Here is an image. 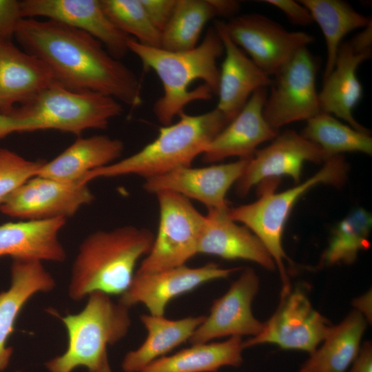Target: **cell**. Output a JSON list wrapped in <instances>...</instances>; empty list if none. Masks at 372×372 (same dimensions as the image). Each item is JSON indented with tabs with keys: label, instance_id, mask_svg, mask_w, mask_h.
I'll use <instances>...</instances> for the list:
<instances>
[{
	"label": "cell",
	"instance_id": "6da1fadb",
	"mask_svg": "<svg viewBox=\"0 0 372 372\" xmlns=\"http://www.w3.org/2000/svg\"><path fill=\"white\" fill-rule=\"evenodd\" d=\"M14 37L24 51L48 67L61 85L99 93L133 108L143 103L136 74L89 34L53 20L24 18Z\"/></svg>",
	"mask_w": 372,
	"mask_h": 372
},
{
	"label": "cell",
	"instance_id": "7a4b0ae2",
	"mask_svg": "<svg viewBox=\"0 0 372 372\" xmlns=\"http://www.w3.org/2000/svg\"><path fill=\"white\" fill-rule=\"evenodd\" d=\"M127 46L162 83L163 93L154 103L153 112L163 126L172 123L189 103L210 100L217 94L220 75L217 60L224 52V45L214 25L200 44L189 50L174 52L149 47L132 37Z\"/></svg>",
	"mask_w": 372,
	"mask_h": 372
},
{
	"label": "cell",
	"instance_id": "3957f363",
	"mask_svg": "<svg viewBox=\"0 0 372 372\" xmlns=\"http://www.w3.org/2000/svg\"><path fill=\"white\" fill-rule=\"evenodd\" d=\"M154 239L149 229L132 225L87 236L72 265L70 298L79 301L94 292L121 296L132 280L137 262L150 251Z\"/></svg>",
	"mask_w": 372,
	"mask_h": 372
},
{
	"label": "cell",
	"instance_id": "277c9868",
	"mask_svg": "<svg viewBox=\"0 0 372 372\" xmlns=\"http://www.w3.org/2000/svg\"><path fill=\"white\" fill-rule=\"evenodd\" d=\"M176 123L163 126L157 137L135 154L85 175L87 184L97 178L137 175L145 180L191 166L212 139L232 120L216 107L198 115L183 112Z\"/></svg>",
	"mask_w": 372,
	"mask_h": 372
},
{
	"label": "cell",
	"instance_id": "5b68a950",
	"mask_svg": "<svg viewBox=\"0 0 372 372\" xmlns=\"http://www.w3.org/2000/svg\"><path fill=\"white\" fill-rule=\"evenodd\" d=\"M117 100L96 92L69 90L55 82L25 103L0 113V139L14 132L57 130L77 136L105 129L121 114Z\"/></svg>",
	"mask_w": 372,
	"mask_h": 372
},
{
	"label": "cell",
	"instance_id": "8992f818",
	"mask_svg": "<svg viewBox=\"0 0 372 372\" xmlns=\"http://www.w3.org/2000/svg\"><path fill=\"white\" fill-rule=\"evenodd\" d=\"M129 309L104 293H90L80 312L60 318L67 331V349L45 364L48 370L72 372L83 366L88 372H112L107 347L128 333L131 326Z\"/></svg>",
	"mask_w": 372,
	"mask_h": 372
},
{
	"label": "cell",
	"instance_id": "52a82bcc",
	"mask_svg": "<svg viewBox=\"0 0 372 372\" xmlns=\"http://www.w3.org/2000/svg\"><path fill=\"white\" fill-rule=\"evenodd\" d=\"M348 163L341 156L324 163L322 167L304 182L280 193L271 185L261 189L258 199L253 203L229 209L231 218L243 224L263 244L278 270L282 291L280 296L291 289L285 261L289 260L282 246V236L289 216L298 199L313 187L324 184L341 187L347 179Z\"/></svg>",
	"mask_w": 372,
	"mask_h": 372
},
{
	"label": "cell",
	"instance_id": "ba28073f",
	"mask_svg": "<svg viewBox=\"0 0 372 372\" xmlns=\"http://www.w3.org/2000/svg\"><path fill=\"white\" fill-rule=\"evenodd\" d=\"M159 224L150 251L137 271L152 272L185 265L198 254L205 216L187 198L170 191L156 194Z\"/></svg>",
	"mask_w": 372,
	"mask_h": 372
},
{
	"label": "cell",
	"instance_id": "9c48e42d",
	"mask_svg": "<svg viewBox=\"0 0 372 372\" xmlns=\"http://www.w3.org/2000/svg\"><path fill=\"white\" fill-rule=\"evenodd\" d=\"M318 64L304 47L275 75L263 114L275 130L291 123L307 121L320 112L316 75Z\"/></svg>",
	"mask_w": 372,
	"mask_h": 372
},
{
	"label": "cell",
	"instance_id": "30bf717a",
	"mask_svg": "<svg viewBox=\"0 0 372 372\" xmlns=\"http://www.w3.org/2000/svg\"><path fill=\"white\" fill-rule=\"evenodd\" d=\"M232 40L268 76L276 75L301 48L315 41L304 32H291L267 17L249 13L223 21Z\"/></svg>",
	"mask_w": 372,
	"mask_h": 372
},
{
	"label": "cell",
	"instance_id": "8fae6325",
	"mask_svg": "<svg viewBox=\"0 0 372 372\" xmlns=\"http://www.w3.org/2000/svg\"><path fill=\"white\" fill-rule=\"evenodd\" d=\"M332 324L312 306L300 288L280 296V304L260 332L243 341L244 348L274 344L285 350L314 351L328 334Z\"/></svg>",
	"mask_w": 372,
	"mask_h": 372
},
{
	"label": "cell",
	"instance_id": "7c38bea8",
	"mask_svg": "<svg viewBox=\"0 0 372 372\" xmlns=\"http://www.w3.org/2000/svg\"><path fill=\"white\" fill-rule=\"evenodd\" d=\"M371 23L364 30L340 45L335 65L324 79L318 92L320 112L333 114L352 128L369 134L353 116V110L363 95V88L357 76V69L372 55Z\"/></svg>",
	"mask_w": 372,
	"mask_h": 372
},
{
	"label": "cell",
	"instance_id": "4fadbf2b",
	"mask_svg": "<svg viewBox=\"0 0 372 372\" xmlns=\"http://www.w3.org/2000/svg\"><path fill=\"white\" fill-rule=\"evenodd\" d=\"M240 269L210 262L198 267L183 265L152 272L136 271L118 302L129 308L143 304L149 314L164 316L167 304L175 298L207 282L227 278Z\"/></svg>",
	"mask_w": 372,
	"mask_h": 372
},
{
	"label": "cell",
	"instance_id": "5bb4252c",
	"mask_svg": "<svg viewBox=\"0 0 372 372\" xmlns=\"http://www.w3.org/2000/svg\"><path fill=\"white\" fill-rule=\"evenodd\" d=\"M94 199L87 184L65 183L36 176L16 189L0 205V211L25 220L67 218Z\"/></svg>",
	"mask_w": 372,
	"mask_h": 372
},
{
	"label": "cell",
	"instance_id": "9a60e30c",
	"mask_svg": "<svg viewBox=\"0 0 372 372\" xmlns=\"http://www.w3.org/2000/svg\"><path fill=\"white\" fill-rule=\"evenodd\" d=\"M259 285L255 271L250 267L243 269L227 292L214 300L209 315L189 339L190 343L202 344L226 336L254 337L258 334L263 323L254 317L251 304Z\"/></svg>",
	"mask_w": 372,
	"mask_h": 372
},
{
	"label": "cell",
	"instance_id": "2e32d148",
	"mask_svg": "<svg viewBox=\"0 0 372 372\" xmlns=\"http://www.w3.org/2000/svg\"><path fill=\"white\" fill-rule=\"evenodd\" d=\"M327 160L318 145L287 130L278 134L269 145L257 150L248 159L243 174L235 184L236 193L245 197L254 186L282 176H289L298 183L305 162L322 163Z\"/></svg>",
	"mask_w": 372,
	"mask_h": 372
},
{
	"label": "cell",
	"instance_id": "e0dca14e",
	"mask_svg": "<svg viewBox=\"0 0 372 372\" xmlns=\"http://www.w3.org/2000/svg\"><path fill=\"white\" fill-rule=\"evenodd\" d=\"M23 18L43 17L82 30L100 41L120 60L129 51L128 36L110 19L100 0H23Z\"/></svg>",
	"mask_w": 372,
	"mask_h": 372
},
{
	"label": "cell",
	"instance_id": "ac0fdd59",
	"mask_svg": "<svg viewBox=\"0 0 372 372\" xmlns=\"http://www.w3.org/2000/svg\"><path fill=\"white\" fill-rule=\"evenodd\" d=\"M248 159L203 167H183L146 179L148 193L170 191L194 199L209 209L228 208L226 195L243 174Z\"/></svg>",
	"mask_w": 372,
	"mask_h": 372
},
{
	"label": "cell",
	"instance_id": "d6986e66",
	"mask_svg": "<svg viewBox=\"0 0 372 372\" xmlns=\"http://www.w3.org/2000/svg\"><path fill=\"white\" fill-rule=\"evenodd\" d=\"M267 95V88L253 93L238 114L209 143L202 154L204 163H215L231 156L249 159L258 146L278 135V131L264 117Z\"/></svg>",
	"mask_w": 372,
	"mask_h": 372
},
{
	"label": "cell",
	"instance_id": "ffe728a7",
	"mask_svg": "<svg viewBox=\"0 0 372 372\" xmlns=\"http://www.w3.org/2000/svg\"><path fill=\"white\" fill-rule=\"evenodd\" d=\"M200 237L198 254L216 256L226 260H245L263 268L276 269L271 256L245 226L233 220L229 208L209 209Z\"/></svg>",
	"mask_w": 372,
	"mask_h": 372
},
{
	"label": "cell",
	"instance_id": "44dd1931",
	"mask_svg": "<svg viewBox=\"0 0 372 372\" xmlns=\"http://www.w3.org/2000/svg\"><path fill=\"white\" fill-rule=\"evenodd\" d=\"M214 25L221 37L225 54L220 69L216 108L233 119L254 92L271 86L273 80L232 41L223 21L215 20Z\"/></svg>",
	"mask_w": 372,
	"mask_h": 372
},
{
	"label": "cell",
	"instance_id": "7402d4cb",
	"mask_svg": "<svg viewBox=\"0 0 372 372\" xmlns=\"http://www.w3.org/2000/svg\"><path fill=\"white\" fill-rule=\"evenodd\" d=\"M9 288L0 292V372L8 365L13 350L8 341L17 319L27 302L36 293L48 292L55 281L41 261L13 259Z\"/></svg>",
	"mask_w": 372,
	"mask_h": 372
},
{
	"label": "cell",
	"instance_id": "603a6c76",
	"mask_svg": "<svg viewBox=\"0 0 372 372\" xmlns=\"http://www.w3.org/2000/svg\"><path fill=\"white\" fill-rule=\"evenodd\" d=\"M56 81L38 57L0 41V113L23 104Z\"/></svg>",
	"mask_w": 372,
	"mask_h": 372
},
{
	"label": "cell",
	"instance_id": "cb8c5ba5",
	"mask_svg": "<svg viewBox=\"0 0 372 372\" xmlns=\"http://www.w3.org/2000/svg\"><path fill=\"white\" fill-rule=\"evenodd\" d=\"M66 218L23 220L0 225V258L63 262L65 251L59 234Z\"/></svg>",
	"mask_w": 372,
	"mask_h": 372
},
{
	"label": "cell",
	"instance_id": "d4e9b609",
	"mask_svg": "<svg viewBox=\"0 0 372 372\" xmlns=\"http://www.w3.org/2000/svg\"><path fill=\"white\" fill-rule=\"evenodd\" d=\"M123 143L107 135L79 138L53 160L44 163L37 176L65 183L81 182L88 172L114 163Z\"/></svg>",
	"mask_w": 372,
	"mask_h": 372
},
{
	"label": "cell",
	"instance_id": "484cf974",
	"mask_svg": "<svg viewBox=\"0 0 372 372\" xmlns=\"http://www.w3.org/2000/svg\"><path fill=\"white\" fill-rule=\"evenodd\" d=\"M240 3L233 0H177L170 20L161 32V48L169 51L194 48L205 25L217 17L236 16Z\"/></svg>",
	"mask_w": 372,
	"mask_h": 372
},
{
	"label": "cell",
	"instance_id": "4316f807",
	"mask_svg": "<svg viewBox=\"0 0 372 372\" xmlns=\"http://www.w3.org/2000/svg\"><path fill=\"white\" fill-rule=\"evenodd\" d=\"M204 316L171 320L164 316L143 314L140 319L147 337L136 349L129 351L121 364L124 372H141L154 360L189 340Z\"/></svg>",
	"mask_w": 372,
	"mask_h": 372
},
{
	"label": "cell",
	"instance_id": "83f0119b",
	"mask_svg": "<svg viewBox=\"0 0 372 372\" xmlns=\"http://www.w3.org/2000/svg\"><path fill=\"white\" fill-rule=\"evenodd\" d=\"M367 322L359 311L350 312L339 324L332 325L298 372H346L359 353Z\"/></svg>",
	"mask_w": 372,
	"mask_h": 372
},
{
	"label": "cell",
	"instance_id": "f1b7e54d",
	"mask_svg": "<svg viewBox=\"0 0 372 372\" xmlns=\"http://www.w3.org/2000/svg\"><path fill=\"white\" fill-rule=\"evenodd\" d=\"M244 349L239 336L223 342L192 344L154 360L141 372H216L223 366L238 367L243 362Z\"/></svg>",
	"mask_w": 372,
	"mask_h": 372
},
{
	"label": "cell",
	"instance_id": "f546056e",
	"mask_svg": "<svg viewBox=\"0 0 372 372\" xmlns=\"http://www.w3.org/2000/svg\"><path fill=\"white\" fill-rule=\"evenodd\" d=\"M310 12L322 30L327 46L324 79L333 70L338 49L344 37L354 30L364 28L371 19L341 0L299 1Z\"/></svg>",
	"mask_w": 372,
	"mask_h": 372
},
{
	"label": "cell",
	"instance_id": "4dcf8cb0",
	"mask_svg": "<svg viewBox=\"0 0 372 372\" xmlns=\"http://www.w3.org/2000/svg\"><path fill=\"white\" fill-rule=\"evenodd\" d=\"M301 135L318 145L327 159L344 152L372 154L369 134L360 132L324 112L307 120Z\"/></svg>",
	"mask_w": 372,
	"mask_h": 372
},
{
	"label": "cell",
	"instance_id": "1f68e13d",
	"mask_svg": "<svg viewBox=\"0 0 372 372\" xmlns=\"http://www.w3.org/2000/svg\"><path fill=\"white\" fill-rule=\"evenodd\" d=\"M371 214L363 208L350 212L335 227L329 245L322 253L320 264L332 266L353 263L361 251L370 247Z\"/></svg>",
	"mask_w": 372,
	"mask_h": 372
},
{
	"label": "cell",
	"instance_id": "d6a6232c",
	"mask_svg": "<svg viewBox=\"0 0 372 372\" xmlns=\"http://www.w3.org/2000/svg\"><path fill=\"white\" fill-rule=\"evenodd\" d=\"M102 8L122 32L144 45L161 48V32L149 19L140 0H100Z\"/></svg>",
	"mask_w": 372,
	"mask_h": 372
},
{
	"label": "cell",
	"instance_id": "836d02e7",
	"mask_svg": "<svg viewBox=\"0 0 372 372\" xmlns=\"http://www.w3.org/2000/svg\"><path fill=\"white\" fill-rule=\"evenodd\" d=\"M42 163L0 148V205L21 185L36 176Z\"/></svg>",
	"mask_w": 372,
	"mask_h": 372
},
{
	"label": "cell",
	"instance_id": "e575fe53",
	"mask_svg": "<svg viewBox=\"0 0 372 372\" xmlns=\"http://www.w3.org/2000/svg\"><path fill=\"white\" fill-rule=\"evenodd\" d=\"M23 19L20 1L0 0V41L11 42Z\"/></svg>",
	"mask_w": 372,
	"mask_h": 372
},
{
	"label": "cell",
	"instance_id": "d590c367",
	"mask_svg": "<svg viewBox=\"0 0 372 372\" xmlns=\"http://www.w3.org/2000/svg\"><path fill=\"white\" fill-rule=\"evenodd\" d=\"M140 1L152 23L162 32L172 17L177 0Z\"/></svg>",
	"mask_w": 372,
	"mask_h": 372
},
{
	"label": "cell",
	"instance_id": "8d00e7d4",
	"mask_svg": "<svg viewBox=\"0 0 372 372\" xmlns=\"http://www.w3.org/2000/svg\"><path fill=\"white\" fill-rule=\"evenodd\" d=\"M263 1L280 10L288 19L296 25L307 26L313 22L310 12L299 1L293 0H266Z\"/></svg>",
	"mask_w": 372,
	"mask_h": 372
},
{
	"label": "cell",
	"instance_id": "74e56055",
	"mask_svg": "<svg viewBox=\"0 0 372 372\" xmlns=\"http://www.w3.org/2000/svg\"><path fill=\"white\" fill-rule=\"evenodd\" d=\"M346 372H372V344H362L358 354Z\"/></svg>",
	"mask_w": 372,
	"mask_h": 372
},
{
	"label": "cell",
	"instance_id": "f35d334b",
	"mask_svg": "<svg viewBox=\"0 0 372 372\" xmlns=\"http://www.w3.org/2000/svg\"><path fill=\"white\" fill-rule=\"evenodd\" d=\"M359 311L366 318L367 322L371 320V291L356 298L353 302Z\"/></svg>",
	"mask_w": 372,
	"mask_h": 372
}]
</instances>
